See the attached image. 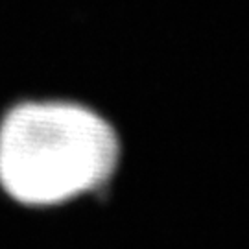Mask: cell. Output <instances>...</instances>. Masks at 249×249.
Masks as SVG:
<instances>
[{
  "mask_svg": "<svg viewBox=\"0 0 249 249\" xmlns=\"http://www.w3.org/2000/svg\"><path fill=\"white\" fill-rule=\"evenodd\" d=\"M122 155L116 125L78 100L24 98L0 115V194L24 209H55L104 190Z\"/></svg>",
  "mask_w": 249,
  "mask_h": 249,
  "instance_id": "1",
  "label": "cell"
}]
</instances>
